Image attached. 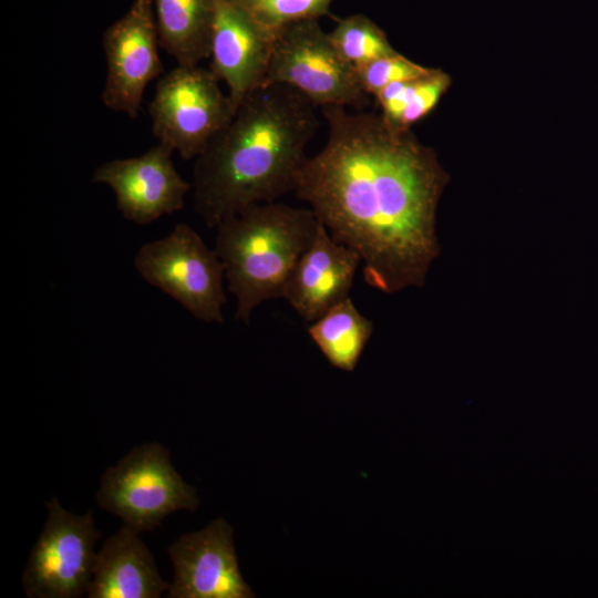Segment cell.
<instances>
[{
	"label": "cell",
	"mask_w": 598,
	"mask_h": 598,
	"mask_svg": "<svg viewBox=\"0 0 598 598\" xmlns=\"http://www.w3.org/2000/svg\"><path fill=\"white\" fill-rule=\"evenodd\" d=\"M134 266L150 285L177 301L194 318L223 323L227 300L225 269L215 249L187 224H177L165 237L144 244Z\"/></svg>",
	"instance_id": "cell-5"
},
{
	"label": "cell",
	"mask_w": 598,
	"mask_h": 598,
	"mask_svg": "<svg viewBox=\"0 0 598 598\" xmlns=\"http://www.w3.org/2000/svg\"><path fill=\"white\" fill-rule=\"evenodd\" d=\"M48 518L22 575L29 598H76L87 591L101 534L92 511H65L56 497L47 503Z\"/></svg>",
	"instance_id": "cell-8"
},
{
	"label": "cell",
	"mask_w": 598,
	"mask_h": 598,
	"mask_svg": "<svg viewBox=\"0 0 598 598\" xmlns=\"http://www.w3.org/2000/svg\"><path fill=\"white\" fill-rule=\"evenodd\" d=\"M152 0H134L127 12L103 33L106 78L103 104L135 118L147 85L163 75Z\"/></svg>",
	"instance_id": "cell-9"
},
{
	"label": "cell",
	"mask_w": 598,
	"mask_h": 598,
	"mask_svg": "<svg viewBox=\"0 0 598 598\" xmlns=\"http://www.w3.org/2000/svg\"><path fill=\"white\" fill-rule=\"evenodd\" d=\"M159 47L177 65L209 59L214 0H152Z\"/></svg>",
	"instance_id": "cell-15"
},
{
	"label": "cell",
	"mask_w": 598,
	"mask_h": 598,
	"mask_svg": "<svg viewBox=\"0 0 598 598\" xmlns=\"http://www.w3.org/2000/svg\"><path fill=\"white\" fill-rule=\"evenodd\" d=\"M274 39L231 0H214L208 69L226 83L236 109L264 85Z\"/></svg>",
	"instance_id": "cell-12"
},
{
	"label": "cell",
	"mask_w": 598,
	"mask_h": 598,
	"mask_svg": "<svg viewBox=\"0 0 598 598\" xmlns=\"http://www.w3.org/2000/svg\"><path fill=\"white\" fill-rule=\"evenodd\" d=\"M317 107L282 84L264 85L241 101L229 123L195 158V210L207 227L293 192L320 124Z\"/></svg>",
	"instance_id": "cell-2"
},
{
	"label": "cell",
	"mask_w": 598,
	"mask_h": 598,
	"mask_svg": "<svg viewBox=\"0 0 598 598\" xmlns=\"http://www.w3.org/2000/svg\"><path fill=\"white\" fill-rule=\"evenodd\" d=\"M320 221L308 207L251 205L219 223L214 249L236 298L235 319L248 323L262 302L282 299L286 282Z\"/></svg>",
	"instance_id": "cell-3"
},
{
	"label": "cell",
	"mask_w": 598,
	"mask_h": 598,
	"mask_svg": "<svg viewBox=\"0 0 598 598\" xmlns=\"http://www.w3.org/2000/svg\"><path fill=\"white\" fill-rule=\"evenodd\" d=\"M168 146L158 143L147 152L99 165L92 182L109 186L123 217L147 225L181 210L192 184L174 166Z\"/></svg>",
	"instance_id": "cell-10"
},
{
	"label": "cell",
	"mask_w": 598,
	"mask_h": 598,
	"mask_svg": "<svg viewBox=\"0 0 598 598\" xmlns=\"http://www.w3.org/2000/svg\"><path fill=\"white\" fill-rule=\"evenodd\" d=\"M361 259L334 240L320 223L315 238L293 267L282 299L306 322H313L338 302L350 297Z\"/></svg>",
	"instance_id": "cell-13"
},
{
	"label": "cell",
	"mask_w": 598,
	"mask_h": 598,
	"mask_svg": "<svg viewBox=\"0 0 598 598\" xmlns=\"http://www.w3.org/2000/svg\"><path fill=\"white\" fill-rule=\"evenodd\" d=\"M99 506L136 533L153 530L177 511H195L196 489L171 462L169 451L158 442L133 447L101 476Z\"/></svg>",
	"instance_id": "cell-4"
},
{
	"label": "cell",
	"mask_w": 598,
	"mask_h": 598,
	"mask_svg": "<svg viewBox=\"0 0 598 598\" xmlns=\"http://www.w3.org/2000/svg\"><path fill=\"white\" fill-rule=\"evenodd\" d=\"M355 70L359 85L368 95H375L383 87L427 75L433 70L416 64L396 52L379 58Z\"/></svg>",
	"instance_id": "cell-20"
},
{
	"label": "cell",
	"mask_w": 598,
	"mask_h": 598,
	"mask_svg": "<svg viewBox=\"0 0 598 598\" xmlns=\"http://www.w3.org/2000/svg\"><path fill=\"white\" fill-rule=\"evenodd\" d=\"M328 34L339 55L354 69L395 53L383 30L362 13L338 20Z\"/></svg>",
	"instance_id": "cell-18"
},
{
	"label": "cell",
	"mask_w": 598,
	"mask_h": 598,
	"mask_svg": "<svg viewBox=\"0 0 598 598\" xmlns=\"http://www.w3.org/2000/svg\"><path fill=\"white\" fill-rule=\"evenodd\" d=\"M138 533L123 525L96 553L89 598H158L171 584L164 580Z\"/></svg>",
	"instance_id": "cell-14"
},
{
	"label": "cell",
	"mask_w": 598,
	"mask_h": 598,
	"mask_svg": "<svg viewBox=\"0 0 598 598\" xmlns=\"http://www.w3.org/2000/svg\"><path fill=\"white\" fill-rule=\"evenodd\" d=\"M321 110L328 137L303 161L295 195L359 255L368 286L384 293L422 287L440 254L435 214L445 177L434 155L381 114Z\"/></svg>",
	"instance_id": "cell-1"
},
{
	"label": "cell",
	"mask_w": 598,
	"mask_h": 598,
	"mask_svg": "<svg viewBox=\"0 0 598 598\" xmlns=\"http://www.w3.org/2000/svg\"><path fill=\"white\" fill-rule=\"evenodd\" d=\"M271 84L290 86L320 107L361 111L369 105L354 68L339 55L318 20L290 24L276 34L264 85Z\"/></svg>",
	"instance_id": "cell-7"
},
{
	"label": "cell",
	"mask_w": 598,
	"mask_h": 598,
	"mask_svg": "<svg viewBox=\"0 0 598 598\" xmlns=\"http://www.w3.org/2000/svg\"><path fill=\"white\" fill-rule=\"evenodd\" d=\"M307 331L332 367L352 372L372 336L373 322L348 297L311 322Z\"/></svg>",
	"instance_id": "cell-16"
},
{
	"label": "cell",
	"mask_w": 598,
	"mask_h": 598,
	"mask_svg": "<svg viewBox=\"0 0 598 598\" xmlns=\"http://www.w3.org/2000/svg\"><path fill=\"white\" fill-rule=\"evenodd\" d=\"M167 553L174 567L168 598L255 597L240 574L233 528L225 519L181 535Z\"/></svg>",
	"instance_id": "cell-11"
},
{
	"label": "cell",
	"mask_w": 598,
	"mask_h": 598,
	"mask_svg": "<svg viewBox=\"0 0 598 598\" xmlns=\"http://www.w3.org/2000/svg\"><path fill=\"white\" fill-rule=\"evenodd\" d=\"M447 85V76L433 70L415 80L392 83L379 91L374 97L388 123L396 128L408 130L434 109Z\"/></svg>",
	"instance_id": "cell-17"
},
{
	"label": "cell",
	"mask_w": 598,
	"mask_h": 598,
	"mask_svg": "<svg viewBox=\"0 0 598 598\" xmlns=\"http://www.w3.org/2000/svg\"><path fill=\"white\" fill-rule=\"evenodd\" d=\"M262 31L275 38L286 27L330 14L334 0H231Z\"/></svg>",
	"instance_id": "cell-19"
},
{
	"label": "cell",
	"mask_w": 598,
	"mask_h": 598,
	"mask_svg": "<svg viewBox=\"0 0 598 598\" xmlns=\"http://www.w3.org/2000/svg\"><path fill=\"white\" fill-rule=\"evenodd\" d=\"M219 82L200 65H177L164 73L150 103L157 142L186 161L199 156L237 110Z\"/></svg>",
	"instance_id": "cell-6"
}]
</instances>
